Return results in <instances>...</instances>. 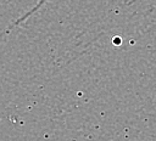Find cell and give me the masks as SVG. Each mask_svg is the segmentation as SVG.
Returning a JSON list of instances; mask_svg holds the SVG:
<instances>
[]
</instances>
